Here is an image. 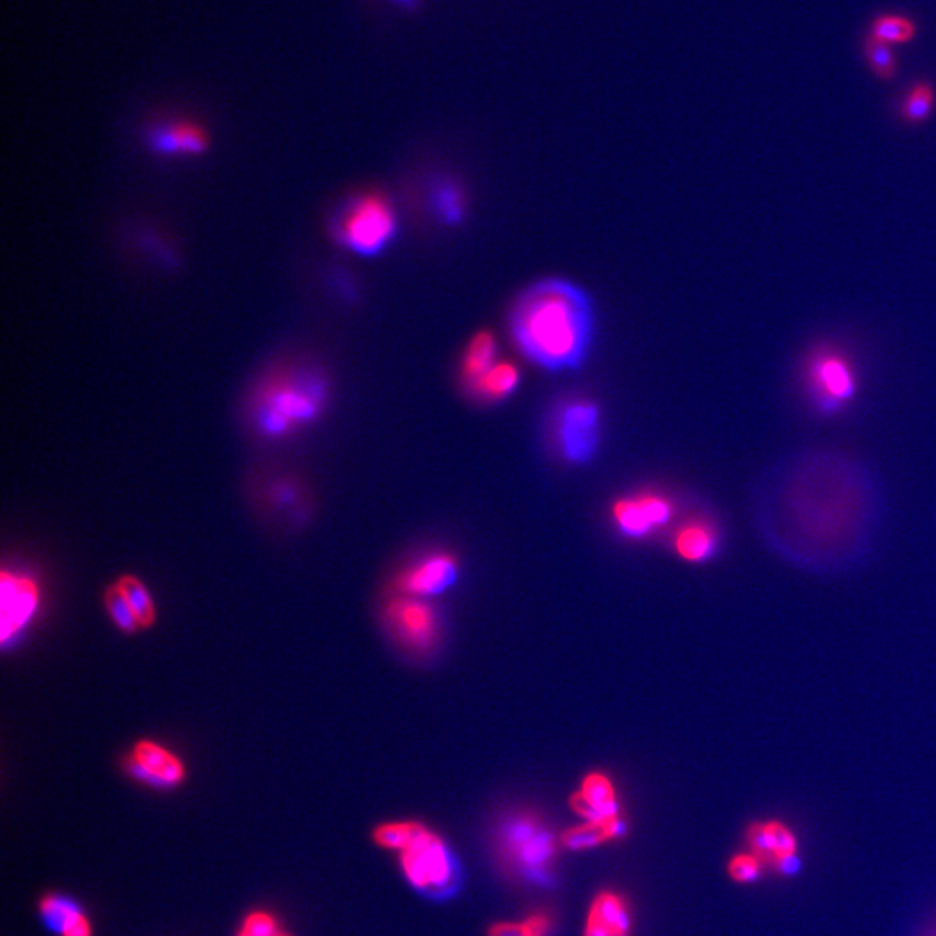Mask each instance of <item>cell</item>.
Wrapping results in <instances>:
<instances>
[{
  "instance_id": "7a4b0ae2",
  "label": "cell",
  "mask_w": 936,
  "mask_h": 936,
  "mask_svg": "<svg viewBox=\"0 0 936 936\" xmlns=\"http://www.w3.org/2000/svg\"><path fill=\"white\" fill-rule=\"evenodd\" d=\"M328 399L326 378L314 369L285 372L267 380L255 399V425L266 437L288 436L318 420Z\"/></svg>"
},
{
  "instance_id": "4dcf8cb0",
  "label": "cell",
  "mask_w": 936,
  "mask_h": 936,
  "mask_svg": "<svg viewBox=\"0 0 936 936\" xmlns=\"http://www.w3.org/2000/svg\"><path fill=\"white\" fill-rule=\"evenodd\" d=\"M520 925H522L525 936H553L557 920L550 910L538 908V910H532L528 916L522 917Z\"/></svg>"
},
{
  "instance_id": "7c38bea8",
  "label": "cell",
  "mask_w": 936,
  "mask_h": 936,
  "mask_svg": "<svg viewBox=\"0 0 936 936\" xmlns=\"http://www.w3.org/2000/svg\"><path fill=\"white\" fill-rule=\"evenodd\" d=\"M460 563L449 552H430L415 560L397 578V591L415 599H433L457 583Z\"/></svg>"
},
{
  "instance_id": "44dd1931",
  "label": "cell",
  "mask_w": 936,
  "mask_h": 936,
  "mask_svg": "<svg viewBox=\"0 0 936 936\" xmlns=\"http://www.w3.org/2000/svg\"><path fill=\"white\" fill-rule=\"evenodd\" d=\"M869 33L874 39L895 48L914 42L919 35V24L901 12H883L874 18Z\"/></svg>"
},
{
  "instance_id": "83f0119b",
  "label": "cell",
  "mask_w": 936,
  "mask_h": 936,
  "mask_svg": "<svg viewBox=\"0 0 936 936\" xmlns=\"http://www.w3.org/2000/svg\"><path fill=\"white\" fill-rule=\"evenodd\" d=\"M104 606H106L108 614L113 619V623L120 630L125 631V633H134V631L141 630L140 621L135 618L134 611H132L131 606L115 583L108 588L106 593H104Z\"/></svg>"
},
{
  "instance_id": "3957f363",
  "label": "cell",
  "mask_w": 936,
  "mask_h": 936,
  "mask_svg": "<svg viewBox=\"0 0 936 936\" xmlns=\"http://www.w3.org/2000/svg\"><path fill=\"white\" fill-rule=\"evenodd\" d=\"M560 836L538 814L528 810L501 818L495 831V849L501 867L516 879L547 883L556 873Z\"/></svg>"
},
{
  "instance_id": "1f68e13d",
  "label": "cell",
  "mask_w": 936,
  "mask_h": 936,
  "mask_svg": "<svg viewBox=\"0 0 936 936\" xmlns=\"http://www.w3.org/2000/svg\"><path fill=\"white\" fill-rule=\"evenodd\" d=\"M488 936H525L519 920H498L489 926Z\"/></svg>"
},
{
  "instance_id": "4316f807",
  "label": "cell",
  "mask_w": 936,
  "mask_h": 936,
  "mask_svg": "<svg viewBox=\"0 0 936 936\" xmlns=\"http://www.w3.org/2000/svg\"><path fill=\"white\" fill-rule=\"evenodd\" d=\"M726 874L739 885H753L762 879L765 874V865L756 855L746 852L734 853L726 862Z\"/></svg>"
},
{
  "instance_id": "d4e9b609",
  "label": "cell",
  "mask_w": 936,
  "mask_h": 936,
  "mask_svg": "<svg viewBox=\"0 0 936 936\" xmlns=\"http://www.w3.org/2000/svg\"><path fill=\"white\" fill-rule=\"evenodd\" d=\"M864 58L871 73L881 82H892L897 79L898 60L895 49L874 39L871 33H867L864 39Z\"/></svg>"
},
{
  "instance_id": "9c48e42d",
  "label": "cell",
  "mask_w": 936,
  "mask_h": 936,
  "mask_svg": "<svg viewBox=\"0 0 936 936\" xmlns=\"http://www.w3.org/2000/svg\"><path fill=\"white\" fill-rule=\"evenodd\" d=\"M385 621L397 642L413 652H429L439 642V615L433 603L399 596L385 608Z\"/></svg>"
},
{
  "instance_id": "ac0fdd59",
  "label": "cell",
  "mask_w": 936,
  "mask_h": 936,
  "mask_svg": "<svg viewBox=\"0 0 936 936\" xmlns=\"http://www.w3.org/2000/svg\"><path fill=\"white\" fill-rule=\"evenodd\" d=\"M673 548L685 562H710L720 550V531L706 519H691L674 532Z\"/></svg>"
},
{
  "instance_id": "7402d4cb",
  "label": "cell",
  "mask_w": 936,
  "mask_h": 936,
  "mask_svg": "<svg viewBox=\"0 0 936 936\" xmlns=\"http://www.w3.org/2000/svg\"><path fill=\"white\" fill-rule=\"evenodd\" d=\"M519 385V372L508 363H497L485 377L472 385L474 396L482 397L486 401H500L510 396Z\"/></svg>"
},
{
  "instance_id": "5b68a950",
  "label": "cell",
  "mask_w": 936,
  "mask_h": 936,
  "mask_svg": "<svg viewBox=\"0 0 936 936\" xmlns=\"http://www.w3.org/2000/svg\"><path fill=\"white\" fill-rule=\"evenodd\" d=\"M403 876L417 892L429 897H448L460 883L458 861L448 843L427 825L415 821L411 837L399 852Z\"/></svg>"
},
{
  "instance_id": "9a60e30c",
  "label": "cell",
  "mask_w": 936,
  "mask_h": 936,
  "mask_svg": "<svg viewBox=\"0 0 936 936\" xmlns=\"http://www.w3.org/2000/svg\"><path fill=\"white\" fill-rule=\"evenodd\" d=\"M569 803L581 821H603L621 815L614 782L603 772H590L584 775Z\"/></svg>"
},
{
  "instance_id": "2e32d148",
  "label": "cell",
  "mask_w": 936,
  "mask_h": 936,
  "mask_svg": "<svg viewBox=\"0 0 936 936\" xmlns=\"http://www.w3.org/2000/svg\"><path fill=\"white\" fill-rule=\"evenodd\" d=\"M631 907L614 889L597 893L584 919L583 936H630Z\"/></svg>"
},
{
  "instance_id": "8992f818",
  "label": "cell",
  "mask_w": 936,
  "mask_h": 936,
  "mask_svg": "<svg viewBox=\"0 0 936 936\" xmlns=\"http://www.w3.org/2000/svg\"><path fill=\"white\" fill-rule=\"evenodd\" d=\"M397 215L393 203L378 193L349 200L335 223V236L347 251L374 257L393 243Z\"/></svg>"
},
{
  "instance_id": "d6a6232c",
  "label": "cell",
  "mask_w": 936,
  "mask_h": 936,
  "mask_svg": "<svg viewBox=\"0 0 936 936\" xmlns=\"http://www.w3.org/2000/svg\"><path fill=\"white\" fill-rule=\"evenodd\" d=\"M278 936H294V935H291V933L285 932V929H282V932L278 933Z\"/></svg>"
},
{
  "instance_id": "836d02e7",
  "label": "cell",
  "mask_w": 936,
  "mask_h": 936,
  "mask_svg": "<svg viewBox=\"0 0 936 936\" xmlns=\"http://www.w3.org/2000/svg\"><path fill=\"white\" fill-rule=\"evenodd\" d=\"M929 936H936V929H935V932H933V933H932V935H929Z\"/></svg>"
},
{
  "instance_id": "277c9868",
  "label": "cell",
  "mask_w": 936,
  "mask_h": 936,
  "mask_svg": "<svg viewBox=\"0 0 936 936\" xmlns=\"http://www.w3.org/2000/svg\"><path fill=\"white\" fill-rule=\"evenodd\" d=\"M806 399L821 417L845 411L861 393V375L848 353L822 344L806 354L802 368Z\"/></svg>"
},
{
  "instance_id": "ffe728a7",
  "label": "cell",
  "mask_w": 936,
  "mask_h": 936,
  "mask_svg": "<svg viewBox=\"0 0 936 936\" xmlns=\"http://www.w3.org/2000/svg\"><path fill=\"white\" fill-rule=\"evenodd\" d=\"M936 110V85L932 80H917L902 95L898 116L910 128H917L932 119Z\"/></svg>"
},
{
  "instance_id": "8fae6325",
  "label": "cell",
  "mask_w": 936,
  "mask_h": 936,
  "mask_svg": "<svg viewBox=\"0 0 936 936\" xmlns=\"http://www.w3.org/2000/svg\"><path fill=\"white\" fill-rule=\"evenodd\" d=\"M134 781L153 790H172L186 781L183 760L156 741H138L123 763Z\"/></svg>"
},
{
  "instance_id": "484cf974",
  "label": "cell",
  "mask_w": 936,
  "mask_h": 936,
  "mask_svg": "<svg viewBox=\"0 0 936 936\" xmlns=\"http://www.w3.org/2000/svg\"><path fill=\"white\" fill-rule=\"evenodd\" d=\"M433 205L436 214L439 215L440 221L448 224H455L460 221L464 215V196L461 191L452 183L437 184L433 191Z\"/></svg>"
},
{
  "instance_id": "5bb4252c",
  "label": "cell",
  "mask_w": 936,
  "mask_h": 936,
  "mask_svg": "<svg viewBox=\"0 0 936 936\" xmlns=\"http://www.w3.org/2000/svg\"><path fill=\"white\" fill-rule=\"evenodd\" d=\"M208 134L199 122L190 119H167L146 131V146L155 155L167 159L200 156L208 150Z\"/></svg>"
},
{
  "instance_id": "d6986e66",
  "label": "cell",
  "mask_w": 936,
  "mask_h": 936,
  "mask_svg": "<svg viewBox=\"0 0 936 936\" xmlns=\"http://www.w3.org/2000/svg\"><path fill=\"white\" fill-rule=\"evenodd\" d=\"M627 833V822L623 815L603 821H581V824L569 827L560 834V843L569 852H587L599 848L606 843L614 842Z\"/></svg>"
},
{
  "instance_id": "f546056e",
  "label": "cell",
  "mask_w": 936,
  "mask_h": 936,
  "mask_svg": "<svg viewBox=\"0 0 936 936\" xmlns=\"http://www.w3.org/2000/svg\"><path fill=\"white\" fill-rule=\"evenodd\" d=\"M278 917L267 910H252L243 917L236 936H278L282 932Z\"/></svg>"
},
{
  "instance_id": "cb8c5ba5",
  "label": "cell",
  "mask_w": 936,
  "mask_h": 936,
  "mask_svg": "<svg viewBox=\"0 0 936 936\" xmlns=\"http://www.w3.org/2000/svg\"><path fill=\"white\" fill-rule=\"evenodd\" d=\"M115 584L122 591L132 611H134L135 618L140 621L141 630H146V628L155 623V603H153L150 590H147L143 581L138 580L135 576L123 574L122 578L115 581Z\"/></svg>"
},
{
  "instance_id": "603a6c76",
  "label": "cell",
  "mask_w": 936,
  "mask_h": 936,
  "mask_svg": "<svg viewBox=\"0 0 936 936\" xmlns=\"http://www.w3.org/2000/svg\"><path fill=\"white\" fill-rule=\"evenodd\" d=\"M495 365H497V342L491 335H479L470 342V346L465 353V381L472 387Z\"/></svg>"
},
{
  "instance_id": "ba28073f",
  "label": "cell",
  "mask_w": 936,
  "mask_h": 936,
  "mask_svg": "<svg viewBox=\"0 0 936 936\" xmlns=\"http://www.w3.org/2000/svg\"><path fill=\"white\" fill-rule=\"evenodd\" d=\"M747 849L784 877H793L802 871L800 842L796 833L786 822L779 818H762L747 824L744 831Z\"/></svg>"
},
{
  "instance_id": "f1b7e54d",
  "label": "cell",
  "mask_w": 936,
  "mask_h": 936,
  "mask_svg": "<svg viewBox=\"0 0 936 936\" xmlns=\"http://www.w3.org/2000/svg\"><path fill=\"white\" fill-rule=\"evenodd\" d=\"M415 821H393L377 825L374 831L375 845L389 852H399L411 837Z\"/></svg>"
},
{
  "instance_id": "4fadbf2b",
  "label": "cell",
  "mask_w": 936,
  "mask_h": 936,
  "mask_svg": "<svg viewBox=\"0 0 936 936\" xmlns=\"http://www.w3.org/2000/svg\"><path fill=\"white\" fill-rule=\"evenodd\" d=\"M0 640L8 643L35 614L40 602L39 584L29 576L4 571L0 576Z\"/></svg>"
},
{
  "instance_id": "6da1fadb",
  "label": "cell",
  "mask_w": 936,
  "mask_h": 936,
  "mask_svg": "<svg viewBox=\"0 0 936 936\" xmlns=\"http://www.w3.org/2000/svg\"><path fill=\"white\" fill-rule=\"evenodd\" d=\"M512 334L535 365L552 372L576 368L590 349L593 309L578 286L545 279L516 302Z\"/></svg>"
},
{
  "instance_id": "30bf717a",
  "label": "cell",
  "mask_w": 936,
  "mask_h": 936,
  "mask_svg": "<svg viewBox=\"0 0 936 936\" xmlns=\"http://www.w3.org/2000/svg\"><path fill=\"white\" fill-rule=\"evenodd\" d=\"M674 505L661 492H639L612 505V520L621 535L643 540L667 528L673 520Z\"/></svg>"
},
{
  "instance_id": "e0dca14e",
  "label": "cell",
  "mask_w": 936,
  "mask_h": 936,
  "mask_svg": "<svg viewBox=\"0 0 936 936\" xmlns=\"http://www.w3.org/2000/svg\"><path fill=\"white\" fill-rule=\"evenodd\" d=\"M40 919L57 936H94L91 919L79 902L61 893H48L39 901Z\"/></svg>"
},
{
  "instance_id": "52a82bcc",
  "label": "cell",
  "mask_w": 936,
  "mask_h": 936,
  "mask_svg": "<svg viewBox=\"0 0 936 936\" xmlns=\"http://www.w3.org/2000/svg\"><path fill=\"white\" fill-rule=\"evenodd\" d=\"M557 451L571 464H587L596 455L600 439V409L587 399L563 403L556 415Z\"/></svg>"
}]
</instances>
